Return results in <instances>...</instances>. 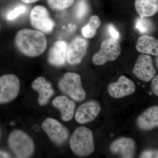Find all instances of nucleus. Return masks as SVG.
<instances>
[{"mask_svg":"<svg viewBox=\"0 0 158 158\" xmlns=\"http://www.w3.org/2000/svg\"><path fill=\"white\" fill-rule=\"evenodd\" d=\"M15 44L22 53L29 57L42 55L47 46V40L44 33L29 29H24L17 33Z\"/></svg>","mask_w":158,"mask_h":158,"instance_id":"f257e3e1","label":"nucleus"},{"mask_svg":"<svg viewBox=\"0 0 158 158\" xmlns=\"http://www.w3.org/2000/svg\"><path fill=\"white\" fill-rule=\"evenodd\" d=\"M69 146L73 152L77 156H90L95 150L92 131L83 126L77 128L71 137Z\"/></svg>","mask_w":158,"mask_h":158,"instance_id":"f03ea898","label":"nucleus"},{"mask_svg":"<svg viewBox=\"0 0 158 158\" xmlns=\"http://www.w3.org/2000/svg\"><path fill=\"white\" fill-rule=\"evenodd\" d=\"M9 144L12 151L18 158L30 157L35 151V144L32 138L21 130H15L11 133Z\"/></svg>","mask_w":158,"mask_h":158,"instance_id":"7ed1b4c3","label":"nucleus"},{"mask_svg":"<svg viewBox=\"0 0 158 158\" xmlns=\"http://www.w3.org/2000/svg\"><path fill=\"white\" fill-rule=\"evenodd\" d=\"M59 86L63 93L75 101L81 102L86 98V93L78 74L66 73L59 81Z\"/></svg>","mask_w":158,"mask_h":158,"instance_id":"20e7f679","label":"nucleus"},{"mask_svg":"<svg viewBox=\"0 0 158 158\" xmlns=\"http://www.w3.org/2000/svg\"><path fill=\"white\" fill-rule=\"evenodd\" d=\"M121 53V47L118 40L109 38L102 43L99 51L94 55L92 61L96 65H102L109 61L116 60Z\"/></svg>","mask_w":158,"mask_h":158,"instance_id":"39448f33","label":"nucleus"},{"mask_svg":"<svg viewBox=\"0 0 158 158\" xmlns=\"http://www.w3.org/2000/svg\"><path fill=\"white\" fill-rule=\"evenodd\" d=\"M31 25L37 31L49 34L53 31L55 24L49 13L44 6H37L31 10L30 15Z\"/></svg>","mask_w":158,"mask_h":158,"instance_id":"423d86ee","label":"nucleus"},{"mask_svg":"<svg viewBox=\"0 0 158 158\" xmlns=\"http://www.w3.org/2000/svg\"><path fill=\"white\" fill-rule=\"evenodd\" d=\"M20 89L19 79L13 74L0 77V103L13 100L18 95Z\"/></svg>","mask_w":158,"mask_h":158,"instance_id":"0eeeda50","label":"nucleus"},{"mask_svg":"<svg viewBox=\"0 0 158 158\" xmlns=\"http://www.w3.org/2000/svg\"><path fill=\"white\" fill-rule=\"evenodd\" d=\"M42 127L51 141L57 145L63 144L68 139V129L55 118H46Z\"/></svg>","mask_w":158,"mask_h":158,"instance_id":"6e6552de","label":"nucleus"},{"mask_svg":"<svg viewBox=\"0 0 158 158\" xmlns=\"http://www.w3.org/2000/svg\"><path fill=\"white\" fill-rule=\"evenodd\" d=\"M133 73L143 81L148 82L152 80L156 74L152 58L146 54L139 56L133 68Z\"/></svg>","mask_w":158,"mask_h":158,"instance_id":"1a4fd4ad","label":"nucleus"},{"mask_svg":"<svg viewBox=\"0 0 158 158\" xmlns=\"http://www.w3.org/2000/svg\"><path fill=\"white\" fill-rule=\"evenodd\" d=\"M88 42L86 39L80 37L73 40L68 46L67 61L71 65L81 63L87 53Z\"/></svg>","mask_w":158,"mask_h":158,"instance_id":"9d476101","label":"nucleus"},{"mask_svg":"<svg viewBox=\"0 0 158 158\" xmlns=\"http://www.w3.org/2000/svg\"><path fill=\"white\" fill-rule=\"evenodd\" d=\"M136 90L134 82L124 76H121L116 82L111 83L107 90L110 96L114 98H122L133 94Z\"/></svg>","mask_w":158,"mask_h":158,"instance_id":"9b49d317","label":"nucleus"},{"mask_svg":"<svg viewBox=\"0 0 158 158\" xmlns=\"http://www.w3.org/2000/svg\"><path fill=\"white\" fill-rule=\"evenodd\" d=\"M101 106L98 102L91 100L81 105L76 111L75 118L80 124H85L93 121L98 116Z\"/></svg>","mask_w":158,"mask_h":158,"instance_id":"f8f14e48","label":"nucleus"},{"mask_svg":"<svg viewBox=\"0 0 158 158\" xmlns=\"http://www.w3.org/2000/svg\"><path fill=\"white\" fill-rule=\"evenodd\" d=\"M112 153L122 158L135 157L136 152V144L133 138L122 137L113 141L110 145Z\"/></svg>","mask_w":158,"mask_h":158,"instance_id":"ddd939ff","label":"nucleus"},{"mask_svg":"<svg viewBox=\"0 0 158 158\" xmlns=\"http://www.w3.org/2000/svg\"><path fill=\"white\" fill-rule=\"evenodd\" d=\"M68 45L66 41L59 40L54 43L48 54V62L56 66H62L67 61Z\"/></svg>","mask_w":158,"mask_h":158,"instance_id":"4468645a","label":"nucleus"},{"mask_svg":"<svg viewBox=\"0 0 158 158\" xmlns=\"http://www.w3.org/2000/svg\"><path fill=\"white\" fill-rule=\"evenodd\" d=\"M137 125L143 131H150L158 127V106L148 108L138 116Z\"/></svg>","mask_w":158,"mask_h":158,"instance_id":"2eb2a0df","label":"nucleus"},{"mask_svg":"<svg viewBox=\"0 0 158 158\" xmlns=\"http://www.w3.org/2000/svg\"><path fill=\"white\" fill-rule=\"evenodd\" d=\"M32 87L39 93L38 103L40 106L46 104L49 99L54 95V90L52 85L44 77H38L34 80Z\"/></svg>","mask_w":158,"mask_h":158,"instance_id":"dca6fc26","label":"nucleus"},{"mask_svg":"<svg viewBox=\"0 0 158 158\" xmlns=\"http://www.w3.org/2000/svg\"><path fill=\"white\" fill-rule=\"evenodd\" d=\"M52 105L60 110L63 121H69L73 118L76 108V104L73 101L66 96H59L54 99Z\"/></svg>","mask_w":158,"mask_h":158,"instance_id":"f3484780","label":"nucleus"},{"mask_svg":"<svg viewBox=\"0 0 158 158\" xmlns=\"http://www.w3.org/2000/svg\"><path fill=\"white\" fill-rule=\"evenodd\" d=\"M136 48L141 53L158 56V40L152 36L143 35L139 37Z\"/></svg>","mask_w":158,"mask_h":158,"instance_id":"a211bd4d","label":"nucleus"},{"mask_svg":"<svg viewBox=\"0 0 158 158\" xmlns=\"http://www.w3.org/2000/svg\"><path fill=\"white\" fill-rule=\"evenodd\" d=\"M135 6L141 17H151L158 12V0H135Z\"/></svg>","mask_w":158,"mask_h":158,"instance_id":"6ab92c4d","label":"nucleus"},{"mask_svg":"<svg viewBox=\"0 0 158 158\" xmlns=\"http://www.w3.org/2000/svg\"><path fill=\"white\" fill-rule=\"evenodd\" d=\"M101 24L99 18L93 15L90 18L89 22L82 28V34L86 38H91L95 36L98 29Z\"/></svg>","mask_w":158,"mask_h":158,"instance_id":"aec40b11","label":"nucleus"},{"mask_svg":"<svg viewBox=\"0 0 158 158\" xmlns=\"http://www.w3.org/2000/svg\"><path fill=\"white\" fill-rule=\"evenodd\" d=\"M135 28L141 34H150L154 30V25L151 20L148 17L138 18L135 23Z\"/></svg>","mask_w":158,"mask_h":158,"instance_id":"412c9836","label":"nucleus"},{"mask_svg":"<svg viewBox=\"0 0 158 158\" xmlns=\"http://www.w3.org/2000/svg\"><path fill=\"white\" fill-rule=\"evenodd\" d=\"M74 2L75 0H47L51 9L58 11L68 9Z\"/></svg>","mask_w":158,"mask_h":158,"instance_id":"4be33fe9","label":"nucleus"},{"mask_svg":"<svg viewBox=\"0 0 158 158\" xmlns=\"http://www.w3.org/2000/svg\"><path fill=\"white\" fill-rule=\"evenodd\" d=\"M89 7L86 0H79L75 9L76 16L78 19H82L88 15Z\"/></svg>","mask_w":158,"mask_h":158,"instance_id":"5701e85b","label":"nucleus"},{"mask_svg":"<svg viewBox=\"0 0 158 158\" xmlns=\"http://www.w3.org/2000/svg\"><path fill=\"white\" fill-rule=\"evenodd\" d=\"M27 7L23 5H19L9 11L7 15V19L9 20L15 19L20 15L25 13L27 10Z\"/></svg>","mask_w":158,"mask_h":158,"instance_id":"b1692460","label":"nucleus"},{"mask_svg":"<svg viewBox=\"0 0 158 158\" xmlns=\"http://www.w3.org/2000/svg\"><path fill=\"white\" fill-rule=\"evenodd\" d=\"M140 158H158V149L145 150L140 155Z\"/></svg>","mask_w":158,"mask_h":158,"instance_id":"393cba45","label":"nucleus"},{"mask_svg":"<svg viewBox=\"0 0 158 158\" xmlns=\"http://www.w3.org/2000/svg\"><path fill=\"white\" fill-rule=\"evenodd\" d=\"M108 30L110 36L113 39L118 40L119 39L120 34L113 24H110L108 26Z\"/></svg>","mask_w":158,"mask_h":158,"instance_id":"a878e982","label":"nucleus"},{"mask_svg":"<svg viewBox=\"0 0 158 158\" xmlns=\"http://www.w3.org/2000/svg\"><path fill=\"white\" fill-rule=\"evenodd\" d=\"M151 89L154 94L156 96H158V75L152 79Z\"/></svg>","mask_w":158,"mask_h":158,"instance_id":"bb28decb","label":"nucleus"},{"mask_svg":"<svg viewBox=\"0 0 158 158\" xmlns=\"http://www.w3.org/2000/svg\"><path fill=\"white\" fill-rule=\"evenodd\" d=\"M9 154L4 152L0 151V158H10Z\"/></svg>","mask_w":158,"mask_h":158,"instance_id":"cd10ccee","label":"nucleus"},{"mask_svg":"<svg viewBox=\"0 0 158 158\" xmlns=\"http://www.w3.org/2000/svg\"><path fill=\"white\" fill-rule=\"evenodd\" d=\"M21 1L26 4H31V3L35 2L38 0H21Z\"/></svg>","mask_w":158,"mask_h":158,"instance_id":"c85d7f7f","label":"nucleus"},{"mask_svg":"<svg viewBox=\"0 0 158 158\" xmlns=\"http://www.w3.org/2000/svg\"><path fill=\"white\" fill-rule=\"evenodd\" d=\"M156 62L157 66L158 68V56L156 59Z\"/></svg>","mask_w":158,"mask_h":158,"instance_id":"c756f323","label":"nucleus"}]
</instances>
